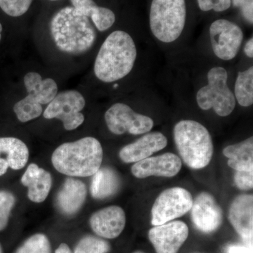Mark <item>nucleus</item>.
Masks as SVG:
<instances>
[{
    "instance_id": "nucleus-1",
    "label": "nucleus",
    "mask_w": 253,
    "mask_h": 253,
    "mask_svg": "<svg viewBox=\"0 0 253 253\" xmlns=\"http://www.w3.org/2000/svg\"><path fill=\"white\" fill-rule=\"evenodd\" d=\"M137 57L134 40L126 32L116 31L106 38L95 59L94 71L100 81H120L130 73Z\"/></svg>"
},
{
    "instance_id": "nucleus-2",
    "label": "nucleus",
    "mask_w": 253,
    "mask_h": 253,
    "mask_svg": "<svg viewBox=\"0 0 253 253\" xmlns=\"http://www.w3.org/2000/svg\"><path fill=\"white\" fill-rule=\"evenodd\" d=\"M104 151L100 141L92 136L63 143L51 155L53 167L70 177L94 175L101 167Z\"/></svg>"
},
{
    "instance_id": "nucleus-3",
    "label": "nucleus",
    "mask_w": 253,
    "mask_h": 253,
    "mask_svg": "<svg viewBox=\"0 0 253 253\" xmlns=\"http://www.w3.org/2000/svg\"><path fill=\"white\" fill-rule=\"evenodd\" d=\"M50 31L58 49L67 54L85 53L96 41V31L89 18L78 14L73 6L63 8L54 14Z\"/></svg>"
},
{
    "instance_id": "nucleus-4",
    "label": "nucleus",
    "mask_w": 253,
    "mask_h": 253,
    "mask_svg": "<svg viewBox=\"0 0 253 253\" xmlns=\"http://www.w3.org/2000/svg\"><path fill=\"white\" fill-rule=\"evenodd\" d=\"M173 133L176 149L188 167L200 169L209 165L214 149L206 126L192 120H183L176 123Z\"/></svg>"
},
{
    "instance_id": "nucleus-5",
    "label": "nucleus",
    "mask_w": 253,
    "mask_h": 253,
    "mask_svg": "<svg viewBox=\"0 0 253 253\" xmlns=\"http://www.w3.org/2000/svg\"><path fill=\"white\" fill-rule=\"evenodd\" d=\"M186 18L185 0H153L150 9V28L163 43L176 41L184 31Z\"/></svg>"
},
{
    "instance_id": "nucleus-6",
    "label": "nucleus",
    "mask_w": 253,
    "mask_h": 253,
    "mask_svg": "<svg viewBox=\"0 0 253 253\" xmlns=\"http://www.w3.org/2000/svg\"><path fill=\"white\" fill-rule=\"evenodd\" d=\"M228 73L225 68L216 66L208 73V84L198 91L196 101L204 111L212 109L216 114L226 117L235 109L234 93L227 84Z\"/></svg>"
},
{
    "instance_id": "nucleus-7",
    "label": "nucleus",
    "mask_w": 253,
    "mask_h": 253,
    "mask_svg": "<svg viewBox=\"0 0 253 253\" xmlns=\"http://www.w3.org/2000/svg\"><path fill=\"white\" fill-rule=\"evenodd\" d=\"M85 104V99L79 91H61L48 104L43 116L47 120H59L66 130H75L84 123V116L81 111Z\"/></svg>"
},
{
    "instance_id": "nucleus-8",
    "label": "nucleus",
    "mask_w": 253,
    "mask_h": 253,
    "mask_svg": "<svg viewBox=\"0 0 253 253\" xmlns=\"http://www.w3.org/2000/svg\"><path fill=\"white\" fill-rule=\"evenodd\" d=\"M191 193L181 187H172L163 191L155 201L151 210V224L162 225L182 217L192 208Z\"/></svg>"
},
{
    "instance_id": "nucleus-9",
    "label": "nucleus",
    "mask_w": 253,
    "mask_h": 253,
    "mask_svg": "<svg viewBox=\"0 0 253 253\" xmlns=\"http://www.w3.org/2000/svg\"><path fill=\"white\" fill-rule=\"evenodd\" d=\"M104 119L109 130L116 135L146 134L154 126L152 118L135 112L123 103L112 105L105 113Z\"/></svg>"
},
{
    "instance_id": "nucleus-10",
    "label": "nucleus",
    "mask_w": 253,
    "mask_h": 253,
    "mask_svg": "<svg viewBox=\"0 0 253 253\" xmlns=\"http://www.w3.org/2000/svg\"><path fill=\"white\" fill-rule=\"evenodd\" d=\"M210 38L214 55L223 61H231L237 56L244 35L235 23L218 19L210 27Z\"/></svg>"
},
{
    "instance_id": "nucleus-11",
    "label": "nucleus",
    "mask_w": 253,
    "mask_h": 253,
    "mask_svg": "<svg viewBox=\"0 0 253 253\" xmlns=\"http://www.w3.org/2000/svg\"><path fill=\"white\" fill-rule=\"evenodd\" d=\"M189 233L185 223L171 221L150 229L149 239L156 253H177L188 239Z\"/></svg>"
},
{
    "instance_id": "nucleus-12",
    "label": "nucleus",
    "mask_w": 253,
    "mask_h": 253,
    "mask_svg": "<svg viewBox=\"0 0 253 253\" xmlns=\"http://www.w3.org/2000/svg\"><path fill=\"white\" fill-rule=\"evenodd\" d=\"M191 211L193 224L201 232H214L222 223V211L209 193L204 191L198 195Z\"/></svg>"
},
{
    "instance_id": "nucleus-13",
    "label": "nucleus",
    "mask_w": 253,
    "mask_h": 253,
    "mask_svg": "<svg viewBox=\"0 0 253 253\" xmlns=\"http://www.w3.org/2000/svg\"><path fill=\"white\" fill-rule=\"evenodd\" d=\"M89 223L96 236L105 239H114L122 234L126 227V212L119 206H109L93 213Z\"/></svg>"
},
{
    "instance_id": "nucleus-14",
    "label": "nucleus",
    "mask_w": 253,
    "mask_h": 253,
    "mask_svg": "<svg viewBox=\"0 0 253 253\" xmlns=\"http://www.w3.org/2000/svg\"><path fill=\"white\" fill-rule=\"evenodd\" d=\"M181 167L182 162L179 156L172 153H166L134 163L131 172L139 179L152 176L172 177L179 172Z\"/></svg>"
},
{
    "instance_id": "nucleus-15",
    "label": "nucleus",
    "mask_w": 253,
    "mask_h": 253,
    "mask_svg": "<svg viewBox=\"0 0 253 253\" xmlns=\"http://www.w3.org/2000/svg\"><path fill=\"white\" fill-rule=\"evenodd\" d=\"M87 189L83 181L68 176L56 194V208L66 217H71L81 211L85 204Z\"/></svg>"
},
{
    "instance_id": "nucleus-16",
    "label": "nucleus",
    "mask_w": 253,
    "mask_h": 253,
    "mask_svg": "<svg viewBox=\"0 0 253 253\" xmlns=\"http://www.w3.org/2000/svg\"><path fill=\"white\" fill-rule=\"evenodd\" d=\"M168 139L159 131L148 132L134 142L126 145L121 149L119 158L125 163H135L164 149Z\"/></svg>"
},
{
    "instance_id": "nucleus-17",
    "label": "nucleus",
    "mask_w": 253,
    "mask_h": 253,
    "mask_svg": "<svg viewBox=\"0 0 253 253\" xmlns=\"http://www.w3.org/2000/svg\"><path fill=\"white\" fill-rule=\"evenodd\" d=\"M229 220L247 245L253 246V195H240L234 200L229 208Z\"/></svg>"
},
{
    "instance_id": "nucleus-18",
    "label": "nucleus",
    "mask_w": 253,
    "mask_h": 253,
    "mask_svg": "<svg viewBox=\"0 0 253 253\" xmlns=\"http://www.w3.org/2000/svg\"><path fill=\"white\" fill-rule=\"evenodd\" d=\"M30 151L21 139L11 136L0 137V176L9 169L20 170L27 165Z\"/></svg>"
},
{
    "instance_id": "nucleus-19",
    "label": "nucleus",
    "mask_w": 253,
    "mask_h": 253,
    "mask_svg": "<svg viewBox=\"0 0 253 253\" xmlns=\"http://www.w3.org/2000/svg\"><path fill=\"white\" fill-rule=\"evenodd\" d=\"M21 182L28 189V199L36 204H41L49 196L52 187L53 179L49 171L33 163L23 173Z\"/></svg>"
},
{
    "instance_id": "nucleus-20",
    "label": "nucleus",
    "mask_w": 253,
    "mask_h": 253,
    "mask_svg": "<svg viewBox=\"0 0 253 253\" xmlns=\"http://www.w3.org/2000/svg\"><path fill=\"white\" fill-rule=\"evenodd\" d=\"M121 186L119 174L112 168H100L91 179L90 193L93 199L104 200L117 194Z\"/></svg>"
},
{
    "instance_id": "nucleus-21",
    "label": "nucleus",
    "mask_w": 253,
    "mask_h": 253,
    "mask_svg": "<svg viewBox=\"0 0 253 253\" xmlns=\"http://www.w3.org/2000/svg\"><path fill=\"white\" fill-rule=\"evenodd\" d=\"M25 87L41 105L49 104L58 94V86L51 78L42 79L36 72H29L23 78Z\"/></svg>"
},
{
    "instance_id": "nucleus-22",
    "label": "nucleus",
    "mask_w": 253,
    "mask_h": 253,
    "mask_svg": "<svg viewBox=\"0 0 253 253\" xmlns=\"http://www.w3.org/2000/svg\"><path fill=\"white\" fill-rule=\"evenodd\" d=\"M223 154L227 158V164L236 171L253 170V137L229 145L223 150Z\"/></svg>"
},
{
    "instance_id": "nucleus-23",
    "label": "nucleus",
    "mask_w": 253,
    "mask_h": 253,
    "mask_svg": "<svg viewBox=\"0 0 253 253\" xmlns=\"http://www.w3.org/2000/svg\"><path fill=\"white\" fill-rule=\"evenodd\" d=\"M236 101L243 107L253 104V67L238 73L234 88Z\"/></svg>"
},
{
    "instance_id": "nucleus-24",
    "label": "nucleus",
    "mask_w": 253,
    "mask_h": 253,
    "mask_svg": "<svg viewBox=\"0 0 253 253\" xmlns=\"http://www.w3.org/2000/svg\"><path fill=\"white\" fill-rule=\"evenodd\" d=\"M13 110L16 118L21 123L37 119L43 113L42 105L30 94L16 102Z\"/></svg>"
},
{
    "instance_id": "nucleus-25",
    "label": "nucleus",
    "mask_w": 253,
    "mask_h": 253,
    "mask_svg": "<svg viewBox=\"0 0 253 253\" xmlns=\"http://www.w3.org/2000/svg\"><path fill=\"white\" fill-rule=\"evenodd\" d=\"M14 253H51V243L45 234L38 233L25 240Z\"/></svg>"
},
{
    "instance_id": "nucleus-26",
    "label": "nucleus",
    "mask_w": 253,
    "mask_h": 253,
    "mask_svg": "<svg viewBox=\"0 0 253 253\" xmlns=\"http://www.w3.org/2000/svg\"><path fill=\"white\" fill-rule=\"evenodd\" d=\"M110 251L111 246L104 239L86 235L78 241L73 253H108Z\"/></svg>"
},
{
    "instance_id": "nucleus-27",
    "label": "nucleus",
    "mask_w": 253,
    "mask_h": 253,
    "mask_svg": "<svg viewBox=\"0 0 253 253\" xmlns=\"http://www.w3.org/2000/svg\"><path fill=\"white\" fill-rule=\"evenodd\" d=\"M16 204V196L11 191L0 190V232L7 227Z\"/></svg>"
},
{
    "instance_id": "nucleus-28",
    "label": "nucleus",
    "mask_w": 253,
    "mask_h": 253,
    "mask_svg": "<svg viewBox=\"0 0 253 253\" xmlns=\"http://www.w3.org/2000/svg\"><path fill=\"white\" fill-rule=\"evenodd\" d=\"M89 18L96 29L101 32L107 31L116 21V15L112 10L103 6H96Z\"/></svg>"
},
{
    "instance_id": "nucleus-29",
    "label": "nucleus",
    "mask_w": 253,
    "mask_h": 253,
    "mask_svg": "<svg viewBox=\"0 0 253 253\" xmlns=\"http://www.w3.org/2000/svg\"><path fill=\"white\" fill-rule=\"evenodd\" d=\"M33 0H0V8L6 14L18 17L26 14Z\"/></svg>"
},
{
    "instance_id": "nucleus-30",
    "label": "nucleus",
    "mask_w": 253,
    "mask_h": 253,
    "mask_svg": "<svg viewBox=\"0 0 253 253\" xmlns=\"http://www.w3.org/2000/svg\"><path fill=\"white\" fill-rule=\"evenodd\" d=\"M201 11H209L214 10L217 12L226 11L230 8L231 0H197Z\"/></svg>"
},
{
    "instance_id": "nucleus-31",
    "label": "nucleus",
    "mask_w": 253,
    "mask_h": 253,
    "mask_svg": "<svg viewBox=\"0 0 253 253\" xmlns=\"http://www.w3.org/2000/svg\"><path fill=\"white\" fill-rule=\"evenodd\" d=\"M234 183L239 189L249 191L253 188V170L236 171L234 174Z\"/></svg>"
},
{
    "instance_id": "nucleus-32",
    "label": "nucleus",
    "mask_w": 253,
    "mask_h": 253,
    "mask_svg": "<svg viewBox=\"0 0 253 253\" xmlns=\"http://www.w3.org/2000/svg\"><path fill=\"white\" fill-rule=\"evenodd\" d=\"M231 4L241 9L245 19L253 23V0H231Z\"/></svg>"
},
{
    "instance_id": "nucleus-33",
    "label": "nucleus",
    "mask_w": 253,
    "mask_h": 253,
    "mask_svg": "<svg viewBox=\"0 0 253 253\" xmlns=\"http://www.w3.org/2000/svg\"><path fill=\"white\" fill-rule=\"evenodd\" d=\"M73 7L78 14L89 18L91 9L96 6L94 0H71Z\"/></svg>"
},
{
    "instance_id": "nucleus-34",
    "label": "nucleus",
    "mask_w": 253,
    "mask_h": 253,
    "mask_svg": "<svg viewBox=\"0 0 253 253\" xmlns=\"http://www.w3.org/2000/svg\"><path fill=\"white\" fill-rule=\"evenodd\" d=\"M226 253H253V246L230 245L226 249Z\"/></svg>"
},
{
    "instance_id": "nucleus-35",
    "label": "nucleus",
    "mask_w": 253,
    "mask_h": 253,
    "mask_svg": "<svg viewBox=\"0 0 253 253\" xmlns=\"http://www.w3.org/2000/svg\"><path fill=\"white\" fill-rule=\"evenodd\" d=\"M244 53L250 59L253 57V38H250L244 46Z\"/></svg>"
},
{
    "instance_id": "nucleus-36",
    "label": "nucleus",
    "mask_w": 253,
    "mask_h": 253,
    "mask_svg": "<svg viewBox=\"0 0 253 253\" xmlns=\"http://www.w3.org/2000/svg\"><path fill=\"white\" fill-rule=\"evenodd\" d=\"M54 253H73L72 250L68 244L62 243L59 245V247L56 249Z\"/></svg>"
},
{
    "instance_id": "nucleus-37",
    "label": "nucleus",
    "mask_w": 253,
    "mask_h": 253,
    "mask_svg": "<svg viewBox=\"0 0 253 253\" xmlns=\"http://www.w3.org/2000/svg\"><path fill=\"white\" fill-rule=\"evenodd\" d=\"M1 32H2V26H1V23H0V42L1 40Z\"/></svg>"
},
{
    "instance_id": "nucleus-38",
    "label": "nucleus",
    "mask_w": 253,
    "mask_h": 253,
    "mask_svg": "<svg viewBox=\"0 0 253 253\" xmlns=\"http://www.w3.org/2000/svg\"><path fill=\"white\" fill-rule=\"evenodd\" d=\"M0 253H4V251H3L2 246H1V244H0Z\"/></svg>"
},
{
    "instance_id": "nucleus-39",
    "label": "nucleus",
    "mask_w": 253,
    "mask_h": 253,
    "mask_svg": "<svg viewBox=\"0 0 253 253\" xmlns=\"http://www.w3.org/2000/svg\"><path fill=\"white\" fill-rule=\"evenodd\" d=\"M133 253H145L142 252V251H135V252H134Z\"/></svg>"
},
{
    "instance_id": "nucleus-40",
    "label": "nucleus",
    "mask_w": 253,
    "mask_h": 253,
    "mask_svg": "<svg viewBox=\"0 0 253 253\" xmlns=\"http://www.w3.org/2000/svg\"><path fill=\"white\" fill-rule=\"evenodd\" d=\"M49 1H57V0H49Z\"/></svg>"
}]
</instances>
